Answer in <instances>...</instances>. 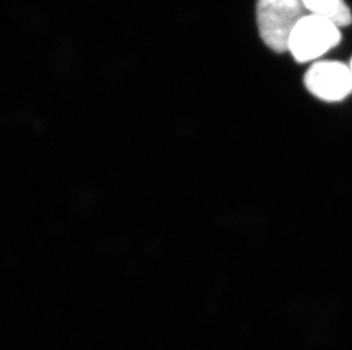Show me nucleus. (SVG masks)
Masks as SVG:
<instances>
[{
  "label": "nucleus",
  "mask_w": 352,
  "mask_h": 350,
  "mask_svg": "<svg viewBox=\"0 0 352 350\" xmlns=\"http://www.w3.org/2000/svg\"><path fill=\"white\" fill-rule=\"evenodd\" d=\"M305 15L302 0L256 1V22L260 36L276 53L287 50L289 36Z\"/></svg>",
  "instance_id": "1"
},
{
  "label": "nucleus",
  "mask_w": 352,
  "mask_h": 350,
  "mask_svg": "<svg viewBox=\"0 0 352 350\" xmlns=\"http://www.w3.org/2000/svg\"><path fill=\"white\" fill-rule=\"evenodd\" d=\"M341 32L336 24L308 14L296 23L289 36L287 50L298 63H307L324 56L339 45Z\"/></svg>",
  "instance_id": "2"
},
{
  "label": "nucleus",
  "mask_w": 352,
  "mask_h": 350,
  "mask_svg": "<svg viewBox=\"0 0 352 350\" xmlns=\"http://www.w3.org/2000/svg\"><path fill=\"white\" fill-rule=\"evenodd\" d=\"M303 81L314 96L325 102H340L352 93L350 67L336 60L313 64L305 74Z\"/></svg>",
  "instance_id": "3"
},
{
  "label": "nucleus",
  "mask_w": 352,
  "mask_h": 350,
  "mask_svg": "<svg viewBox=\"0 0 352 350\" xmlns=\"http://www.w3.org/2000/svg\"><path fill=\"white\" fill-rule=\"evenodd\" d=\"M310 14L329 20L336 27H348L352 23V14L344 0H302Z\"/></svg>",
  "instance_id": "4"
},
{
  "label": "nucleus",
  "mask_w": 352,
  "mask_h": 350,
  "mask_svg": "<svg viewBox=\"0 0 352 350\" xmlns=\"http://www.w3.org/2000/svg\"><path fill=\"white\" fill-rule=\"evenodd\" d=\"M350 70H351V73H352V60H351V63H350Z\"/></svg>",
  "instance_id": "5"
}]
</instances>
